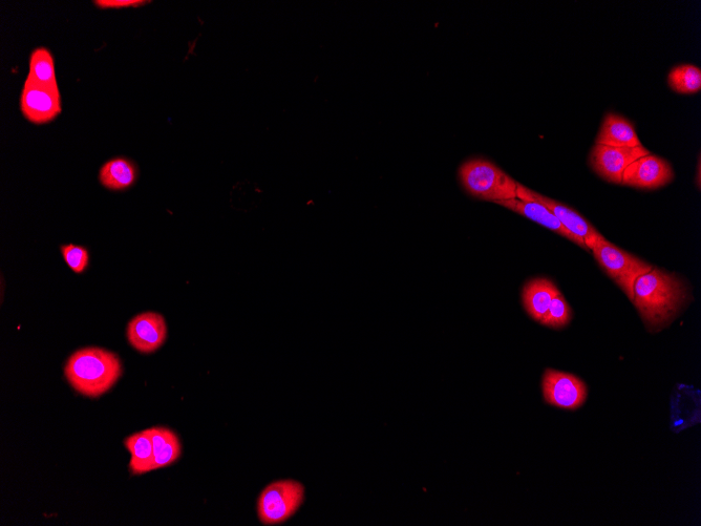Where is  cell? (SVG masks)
<instances>
[{
  "label": "cell",
  "mask_w": 701,
  "mask_h": 526,
  "mask_svg": "<svg viewBox=\"0 0 701 526\" xmlns=\"http://www.w3.org/2000/svg\"><path fill=\"white\" fill-rule=\"evenodd\" d=\"M571 318V308L560 292L554 300L551 301L546 317L541 324L550 328L559 329L565 327L571 321Z\"/></svg>",
  "instance_id": "20"
},
{
  "label": "cell",
  "mask_w": 701,
  "mask_h": 526,
  "mask_svg": "<svg viewBox=\"0 0 701 526\" xmlns=\"http://www.w3.org/2000/svg\"><path fill=\"white\" fill-rule=\"evenodd\" d=\"M119 357L101 348H84L71 355L65 374L80 394L96 398L110 391L122 375Z\"/></svg>",
  "instance_id": "2"
},
{
  "label": "cell",
  "mask_w": 701,
  "mask_h": 526,
  "mask_svg": "<svg viewBox=\"0 0 701 526\" xmlns=\"http://www.w3.org/2000/svg\"><path fill=\"white\" fill-rule=\"evenodd\" d=\"M127 339L139 352L153 353L167 339V325L160 313L145 312L137 315L127 326Z\"/></svg>",
  "instance_id": "11"
},
{
  "label": "cell",
  "mask_w": 701,
  "mask_h": 526,
  "mask_svg": "<svg viewBox=\"0 0 701 526\" xmlns=\"http://www.w3.org/2000/svg\"><path fill=\"white\" fill-rule=\"evenodd\" d=\"M517 199L529 202H537L550 210L562 225L573 235L584 240L590 250L594 243L604 238L599 231L584 219L576 210L564 204L543 196L530 188L517 182Z\"/></svg>",
  "instance_id": "7"
},
{
  "label": "cell",
  "mask_w": 701,
  "mask_h": 526,
  "mask_svg": "<svg viewBox=\"0 0 701 526\" xmlns=\"http://www.w3.org/2000/svg\"><path fill=\"white\" fill-rule=\"evenodd\" d=\"M596 144L615 147L642 146L631 121L621 115L608 113L602 122Z\"/></svg>",
  "instance_id": "13"
},
{
  "label": "cell",
  "mask_w": 701,
  "mask_h": 526,
  "mask_svg": "<svg viewBox=\"0 0 701 526\" xmlns=\"http://www.w3.org/2000/svg\"><path fill=\"white\" fill-rule=\"evenodd\" d=\"M668 84L678 94H696L701 90V71L692 65L677 66L670 71Z\"/></svg>",
  "instance_id": "19"
},
{
  "label": "cell",
  "mask_w": 701,
  "mask_h": 526,
  "mask_svg": "<svg viewBox=\"0 0 701 526\" xmlns=\"http://www.w3.org/2000/svg\"><path fill=\"white\" fill-rule=\"evenodd\" d=\"M496 204L501 205L509 210H512V212L524 216L525 218L534 221L548 228L549 230L554 231V233L560 235L561 237H564L565 239L573 243H576L583 249L589 250L584 240L570 233V231L562 225L558 218L554 214H552L548 208L537 202L512 199L507 201H500Z\"/></svg>",
  "instance_id": "12"
},
{
  "label": "cell",
  "mask_w": 701,
  "mask_h": 526,
  "mask_svg": "<svg viewBox=\"0 0 701 526\" xmlns=\"http://www.w3.org/2000/svg\"><path fill=\"white\" fill-rule=\"evenodd\" d=\"M560 290L548 279L539 278L528 282L523 289L525 310L535 321L542 323L550 303Z\"/></svg>",
  "instance_id": "14"
},
{
  "label": "cell",
  "mask_w": 701,
  "mask_h": 526,
  "mask_svg": "<svg viewBox=\"0 0 701 526\" xmlns=\"http://www.w3.org/2000/svg\"><path fill=\"white\" fill-rule=\"evenodd\" d=\"M23 115L34 124H46L56 119L61 109L59 88L40 86L26 80L20 97Z\"/></svg>",
  "instance_id": "8"
},
{
  "label": "cell",
  "mask_w": 701,
  "mask_h": 526,
  "mask_svg": "<svg viewBox=\"0 0 701 526\" xmlns=\"http://www.w3.org/2000/svg\"><path fill=\"white\" fill-rule=\"evenodd\" d=\"M154 447L153 471L171 466L181 457L182 446L177 434L167 428L150 429Z\"/></svg>",
  "instance_id": "16"
},
{
  "label": "cell",
  "mask_w": 701,
  "mask_h": 526,
  "mask_svg": "<svg viewBox=\"0 0 701 526\" xmlns=\"http://www.w3.org/2000/svg\"><path fill=\"white\" fill-rule=\"evenodd\" d=\"M645 146L615 147L596 144L592 147L589 164L602 179L614 184H622L624 172L634 161L647 155Z\"/></svg>",
  "instance_id": "6"
},
{
  "label": "cell",
  "mask_w": 701,
  "mask_h": 526,
  "mask_svg": "<svg viewBox=\"0 0 701 526\" xmlns=\"http://www.w3.org/2000/svg\"><path fill=\"white\" fill-rule=\"evenodd\" d=\"M27 80L40 86L58 88L55 61L47 48H37L32 52Z\"/></svg>",
  "instance_id": "18"
},
{
  "label": "cell",
  "mask_w": 701,
  "mask_h": 526,
  "mask_svg": "<svg viewBox=\"0 0 701 526\" xmlns=\"http://www.w3.org/2000/svg\"><path fill=\"white\" fill-rule=\"evenodd\" d=\"M590 250L609 278L618 284L632 302L635 281L651 271L653 266L613 245L605 238L594 243Z\"/></svg>",
  "instance_id": "4"
},
{
  "label": "cell",
  "mask_w": 701,
  "mask_h": 526,
  "mask_svg": "<svg viewBox=\"0 0 701 526\" xmlns=\"http://www.w3.org/2000/svg\"><path fill=\"white\" fill-rule=\"evenodd\" d=\"M674 180L671 164L655 155H647L634 161L624 172L622 184L639 189H657Z\"/></svg>",
  "instance_id": "10"
},
{
  "label": "cell",
  "mask_w": 701,
  "mask_h": 526,
  "mask_svg": "<svg viewBox=\"0 0 701 526\" xmlns=\"http://www.w3.org/2000/svg\"><path fill=\"white\" fill-rule=\"evenodd\" d=\"M94 3L100 9L138 8L148 4V2H143V0H97Z\"/></svg>",
  "instance_id": "22"
},
{
  "label": "cell",
  "mask_w": 701,
  "mask_h": 526,
  "mask_svg": "<svg viewBox=\"0 0 701 526\" xmlns=\"http://www.w3.org/2000/svg\"><path fill=\"white\" fill-rule=\"evenodd\" d=\"M458 174L465 192L478 200L497 203L517 199V182L491 161H466Z\"/></svg>",
  "instance_id": "3"
},
{
  "label": "cell",
  "mask_w": 701,
  "mask_h": 526,
  "mask_svg": "<svg viewBox=\"0 0 701 526\" xmlns=\"http://www.w3.org/2000/svg\"><path fill=\"white\" fill-rule=\"evenodd\" d=\"M63 259L76 273H82L89 266V251L77 245H65L61 247Z\"/></svg>",
  "instance_id": "21"
},
{
  "label": "cell",
  "mask_w": 701,
  "mask_h": 526,
  "mask_svg": "<svg viewBox=\"0 0 701 526\" xmlns=\"http://www.w3.org/2000/svg\"><path fill=\"white\" fill-rule=\"evenodd\" d=\"M543 393L548 404L575 410L584 404L587 388L575 375L547 370L543 377Z\"/></svg>",
  "instance_id": "9"
},
{
  "label": "cell",
  "mask_w": 701,
  "mask_h": 526,
  "mask_svg": "<svg viewBox=\"0 0 701 526\" xmlns=\"http://www.w3.org/2000/svg\"><path fill=\"white\" fill-rule=\"evenodd\" d=\"M691 300L690 289L675 273L653 269L635 281L633 303L650 330L667 327Z\"/></svg>",
  "instance_id": "1"
},
{
  "label": "cell",
  "mask_w": 701,
  "mask_h": 526,
  "mask_svg": "<svg viewBox=\"0 0 701 526\" xmlns=\"http://www.w3.org/2000/svg\"><path fill=\"white\" fill-rule=\"evenodd\" d=\"M124 445L132 455L130 469L134 475L153 472L154 447L150 429L127 437Z\"/></svg>",
  "instance_id": "15"
},
{
  "label": "cell",
  "mask_w": 701,
  "mask_h": 526,
  "mask_svg": "<svg viewBox=\"0 0 701 526\" xmlns=\"http://www.w3.org/2000/svg\"><path fill=\"white\" fill-rule=\"evenodd\" d=\"M305 499V488L295 480L272 482L258 500V515L264 525L286 522L299 510Z\"/></svg>",
  "instance_id": "5"
},
{
  "label": "cell",
  "mask_w": 701,
  "mask_h": 526,
  "mask_svg": "<svg viewBox=\"0 0 701 526\" xmlns=\"http://www.w3.org/2000/svg\"><path fill=\"white\" fill-rule=\"evenodd\" d=\"M137 168L135 164L125 158H115L106 162L100 170L99 180L101 184L112 191H124L136 182Z\"/></svg>",
  "instance_id": "17"
}]
</instances>
